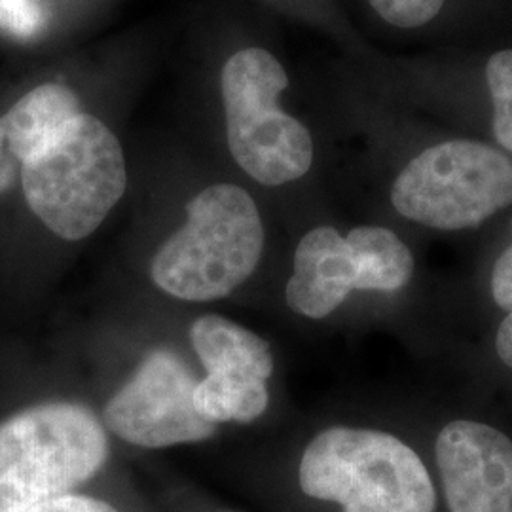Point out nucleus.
I'll list each match as a JSON object with an SVG mask.
<instances>
[{"label":"nucleus","mask_w":512,"mask_h":512,"mask_svg":"<svg viewBox=\"0 0 512 512\" xmlns=\"http://www.w3.org/2000/svg\"><path fill=\"white\" fill-rule=\"evenodd\" d=\"M262 249L253 198L234 184H213L192 200L186 224L154 256L152 279L181 300H217L253 275Z\"/></svg>","instance_id":"1"},{"label":"nucleus","mask_w":512,"mask_h":512,"mask_svg":"<svg viewBox=\"0 0 512 512\" xmlns=\"http://www.w3.org/2000/svg\"><path fill=\"white\" fill-rule=\"evenodd\" d=\"M109 440L92 410L44 403L0 423V512H25L71 494L107 461Z\"/></svg>","instance_id":"2"},{"label":"nucleus","mask_w":512,"mask_h":512,"mask_svg":"<svg viewBox=\"0 0 512 512\" xmlns=\"http://www.w3.org/2000/svg\"><path fill=\"white\" fill-rule=\"evenodd\" d=\"M300 488L344 512H433L435 486L420 456L403 440L370 429L334 427L311 440Z\"/></svg>","instance_id":"3"},{"label":"nucleus","mask_w":512,"mask_h":512,"mask_svg":"<svg viewBox=\"0 0 512 512\" xmlns=\"http://www.w3.org/2000/svg\"><path fill=\"white\" fill-rule=\"evenodd\" d=\"M25 200L55 236L88 238L126 192L120 141L99 118L80 112L37 158L21 165Z\"/></svg>","instance_id":"4"},{"label":"nucleus","mask_w":512,"mask_h":512,"mask_svg":"<svg viewBox=\"0 0 512 512\" xmlns=\"http://www.w3.org/2000/svg\"><path fill=\"white\" fill-rule=\"evenodd\" d=\"M289 76L274 55L247 48L220 73L228 145L239 167L268 186L304 177L313 164L310 131L279 107Z\"/></svg>","instance_id":"5"},{"label":"nucleus","mask_w":512,"mask_h":512,"mask_svg":"<svg viewBox=\"0 0 512 512\" xmlns=\"http://www.w3.org/2000/svg\"><path fill=\"white\" fill-rule=\"evenodd\" d=\"M404 219L437 230L475 228L512 203V160L476 141H446L404 167L391 188Z\"/></svg>","instance_id":"6"},{"label":"nucleus","mask_w":512,"mask_h":512,"mask_svg":"<svg viewBox=\"0 0 512 512\" xmlns=\"http://www.w3.org/2000/svg\"><path fill=\"white\" fill-rule=\"evenodd\" d=\"M196 384L177 355L158 349L107 403L105 423L120 439L145 448L209 439L217 423L196 410Z\"/></svg>","instance_id":"7"},{"label":"nucleus","mask_w":512,"mask_h":512,"mask_svg":"<svg viewBox=\"0 0 512 512\" xmlns=\"http://www.w3.org/2000/svg\"><path fill=\"white\" fill-rule=\"evenodd\" d=\"M450 512H512V440L490 425L454 421L437 439Z\"/></svg>","instance_id":"8"},{"label":"nucleus","mask_w":512,"mask_h":512,"mask_svg":"<svg viewBox=\"0 0 512 512\" xmlns=\"http://www.w3.org/2000/svg\"><path fill=\"white\" fill-rule=\"evenodd\" d=\"M353 291H361V266L348 239L330 226L308 232L294 253V274L285 291L289 306L323 319Z\"/></svg>","instance_id":"9"},{"label":"nucleus","mask_w":512,"mask_h":512,"mask_svg":"<svg viewBox=\"0 0 512 512\" xmlns=\"http://www.w3.org/2000/svg\"><path fill=\"white\" fill-rule=\"evenodd\" d=\"M80 101L61 84H42L25 93L2 116L6 143L19 164H27L54 143L80 114Z\"/></svg>","instance_id":"10"},{"label":"nucleus","mask_w":512,"mask_h":512,"mask_svg":"<svg viewBox=\"0 0 512 512\" xmlns=\"http://www.w3.org/2000/svg\"><path fill=\"white\" fill-rule=\"evenodd\" d=\"M190 340L207 374L243 372L266 382L274 372L270 346L255 332L219 315L200 317L190 329Z\"/></svg>","instance_id":"11"},{"label":"nucleus","mask_w":512,"mask_h":512,"mask_svg":"<svg viewBox=\"0 0 512 512\" xmlns=\"http://www.w3.org/2000/svg\"><path fill=\"white\" fill-rule=\"evenodd\" d=\"M346 239L361 266V291L391 293L404 287L414 272V258L397 234L380 226H359Z\"/></svg>","instance_id":"12"},{"label":"nucleus","mask_w":512,"mask_h":512,"mask_svg":"<svg viewBox=\"0 0 512 512\" xmlns=\"http://www.w3.org/2000/svg\"><path fill=\"white\" fill-rule=\"evenodd\" d=\"M194 406L205 420L253 421L268 408L266 382L243 372H209L196 384Z\"/></svg>","instance_id":"13"},{"label":"nucleus","mask_w":512,"mask_h":512,"mask_svg":"<svg viewBox=\"0 0 512 512\" xmlns=\"http://www.w3.org/2000/svg\"><path fill=\"white\" fill-rule=\"evenodd\" d=\"M486 80L494 105L495 139L512 154V50H503L490 57Z\"/></svg>","instance_id":"14"},{"label":"nucleus","mask_w":512,"mask_h":512,"mask_svg":"<svg viewBox=\"0 0 512 512\" xmlns=\"http://www.w3.org/2000/svg\"><path fill=\"white\" fill-rule=\"evenodd\" d=\"M380 18L401 29L429 23L444 6V0H368Z\"/></svg>","instance_id":"15"},{"label":"nucleus","mask_w":512,"mask_h":512,"mask_svg":"<svg viewBox=\"0 0 512 512\" xmlns=\"http://www.w3.org/2000/svg\"><path fill=\"white\" fill-rule=\"evenodd\" d=\"M25 512H118L109 503L101 499H93L88 495H61L52 501H46L37 507H31Z\"/></svg>","instance_id":"16"},{"label":"nucleus","mask_w":512,"mask_h":512,"mask_svg":"<svg viewBox=\"0 0 512 512\" xmlns=\"http://www.w3.org/2000/svg\"><path fill=\"white\" fill-rule=\"evenodd\" d=\"M492 294L499 308L512 311V243L495 262Z\"/></svg>","instance_id":"17"},{"label":"nucleus","mask_w":512,"mask_h":512,"mask_svg":"<svg viewBox=\"0 0 512 512\" xmlns=\"http://www.w3.org/2000/svg\"><path fill=\"white\" fill-rule=\"evenodd\" d=\"M495 348L499 359L512 368V311H509L507 319L501 323L495 338Z\"/></svg>","instance_id":"18"},{"label":"nucleus","mask_w":512,"mask_h":512,"mask_svg":"<svg viewBox=\"0 0 512 512\" xmlns=\"http://www.w3.org/2000/svg\"><path fill=\"white\" fill-rule=\"evenodd\" d=\"M19 162L8 154L2 162H0V194L6 192L8 188H12V184L16 181V175H18Z\"/></svg>","instance_id":"19"},{"label":"nucleus","mask_w":512,"mask_h":512,"mask_svg":"<svg viewBox=\"0 0 512 512\" xmlns=\"http://www.w3.org/2000/svg\"><path fill=\"white\" fill-rule=\"evenodd\" d=\"M10 154L8 143H6V129H4V120L0 118V162Z\"/></svg>","instance_id":"20"}]
</instances>
